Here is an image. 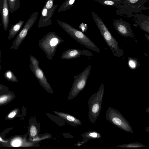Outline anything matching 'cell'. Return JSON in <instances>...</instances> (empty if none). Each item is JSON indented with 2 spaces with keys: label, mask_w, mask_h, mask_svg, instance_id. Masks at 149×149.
<instances>
[{
  "label": "cell",
  "mask_w": 149,
  "mask_h": 149,
  "mask_svg": "<svg viewBox=\"0 0 149 149\" xmlns=\"http://www.w3.org/2000/svg\"><path fill=\"white\" fill-rule=\"evenodd\" d=\"M91 14L95 24L114 55L117 57L122 56L124 53L123 49L120 48L118 42L113 36L102 19L94 12H92Z\"/></svg>",
  "instance_id": "6da1fadb"
},
{
  "label": "cell",
  "mask_w": 149,
  "mask_h": 149,
  "mask_svg": "<svg viewBox=\"0 0 149 149\" xmlns=\"http://www.w3.org/2000/svg\"><path fill=\"white\" fill-rule=\"evenodd\" d=\"M56 22L64 31L79 43L95 52H100L94 43L81 31L63 21L57 20Z\"/></svg>",
  "instance_id": "7a4b0ae2"
},
{
  "label": "cell",
  "mask_w": 149,
  "mask_h": 149,
  "mask_svg": "<svg viewBox=\"0 0 149 149\" xmlns=\"http://www.w3.org/2000/svg\"><path fill=\"white\" fill-rule=\"evenodd\" d=\"M149 0H122V3L116 8V14L125 17L134 16V13L141 12L142 10H149L145 6V3Z\"/></svg>",
  "instance_id": "3957f363"
},
{
  "label": "cell",
  "mask_w": 149,
  "mask_h": 149,
  "mask_svg": "<svg viewBox=\"0 0 149 149\" xmlns=\"http://www.w3.org/2000/svg\"><path fill=\"white\" fill-rule=\"evenodd\" d=\"M64 40L56 35L55 32L48 33L40 40L38 45L44 52L49 60H52L57 47Z\"/></svg>",
  "instance_id": "277c9868"
},
{
  "label": "cell",
  "mask_w": 149,
  "mask_h": 149,
  "mask_svg": "<svg viewBox=\"0 0 149 149\" xmlns=\"http://www.w3.org/2000/svg\"><path fill=\"white\" fill-rule=\"evenodd\" d=\"M104 93V86L102 84L97 92L88 99V118L92 123H95L100 114Z\"/></svg>",
  "instance_id": "5b68a950"
},
{
  "label": "cell",
  "mask_w": 149,
  "mask_h": 149,
  "mask_svg": "<svg viewBox=\"0 0 149 149\" xmlns=\"http://www.w3.org/2000/svg\"><path fill=\"white\" fill-rule=\"evenodd\" d=\"M105 118L109 122L120 129L127 132L133 133L132 128L128 122L116 109L109 107Z\"/></svg>",
  "instance_id": "8992f818"
},
{
  "label": "cell",
  "mask_w": 149,
  "mask_h": 149,
  "mask_svg": "<svg viewBox=\"0 0 149 149\" xmlns=\"http://www.w3.org/2000/svg\"><path fill=\"white\" fill-rule=\"evenodd\" d=\"M91 68V65L90 64L81 72L74 76V80L68 97L69 100L75 97L84 88L90 74Z\"/></svg>",
  "instance_id": "52a82bcc"
},
{
  "label": "cell",
  "mask_w": 149,
  "mask_h": 149,
  "mask_svg": "<svg viewBox=\"0 0 149 149\" xmlns=\"http://www.w3.org/2000/svg\"><path fill=\"white\" fill-rule=\"evenodd\" d=\"M29 58L30 64L29 66L31 71L45 89L48 93L53 94L52 89L43 71L39 67V61L32 55H30Z\"/></svg>",
  "instance_id": "ba28073f"
},
{
  "label": "cell",
  "mask_w": 149,
  "mask_h": 149,
  "mask_svg": "<svg viewBox=\"0 0 149 149\" xmlns=\"http://www.w3.org/2000/svg\"><path fill=\"white\" fill-rule=\"evenodd\" d=\"M38 12H33L21 29L14 41L12 42L13 45L11 49L17 50L25 38L31 28L36 22L38 18Z\"/></svg>",
  "instance_id": "9c48e42d"
},
{
  "label": "cell",
  "mask_w": 149,
  "mask_h": 149,
  "mask_svg": "<svg viewBox=\"0 0 149 149\" xmlns=\"http://www.w3.org/2000/svg\"><path fill=\"white\" fill-rule=\"evenodd\" d=\"M112 24L118 33L125 37H130L133 38L136 43L138 41L131 29L130 24L124 21L122 18L113 19Z\"/></svg>",
  "instance_id": "30bf717a"
},
{
  "label": "cell",
  "mask_w": 149,
  "mask_h": 149,
  "mask_svg": "<svg viewBox=\"0 0 149 149\" xmlns=\"http://www.w3.org/2000/svg\"><path fill=\"white\" fill-rule=\"evenodd\" d=\"M58 5H53L49 9L44 6L41 11V15L38 22V28H44L52 24L51 18Z\"/></svg>",
  "instance_id": "8fae6325"
},
{
  "label": "cell",
  "mask_w": 149,
  "mask_h": 149,
  "mask_svg": "<svg viewBox=\"0 0 149 149\" xmlns=\"http://www.w3.org/2000/svg\"><path fill=\"white\" fill-rule=\"evenodd\" d=\"M81 55L91 56L93 55L90 51L85 49L80 50L70 49L65 50L62 54L61 58L62 59L69 60L77 58Z\"/></svg>",
  "instance_id": "7c38bea8"
},
{
  "label": "cell",
  "mask_w": 149,
  "mask_h": 149,
  "mask_svg": "<svg viewBox=\"0 0 149 149\" xmlns=\"http://www.w3.org/2000/svg\"><path fill=\"white\" fill-rule=\"evenodd\" d=\"M132 19L140 29L149 33V17L143 14L136 13Z\"/></svg>",
  "instance_id": "4fadbf2b"
},
{
  "label": "cell",
  "mask_w": 149,
  "mask_h": 149,
  "mask_svg": "<svg viewBox=\"0 0 149 149\" xmlns=\"http://www.w3.org/2000/svg\"><path fill=\"white\" fill-rule=\"evenodd\" d=\"M10 10L7 0H3V3L1 12L2 23L3 29L6 31L8 29L9 19Z\"/></svg>",
  "instance_id": "5bb4252c"
},
{
  "label": "cell",
  "mask_w": 149,
  "mask_h": 149,
  "mask_svg": "<svg viewBox=\"0 0 149 149\" xmlns=\"http://www.w3.org/2000/svg\"><path fill=\"white\" fill-rule=\"evenodd\" d=\"M53 111L56 115L69 123L75 125H80L82 124L81 120L73 116L63 112L54 111Z\"/></svg>",
  "instance_id": "9a60e30c"
},
{
  "label": "cell",
  "mask_w": 149,
  "mask_h": 149,
  "mask_svg": "<svg viewBox=\"0 0 149 149\" xmlns=\"http://www.w3.org/2000/svg\"><path fill=\"white\" fill-rule=\"evenodd\" d=\"M24 22V21L20 19L18 22L11 26L9 31V39L13 38L15 36L21 29Z\"/></svg>",
  "instance_id": "2e32d148"
},
{
  "label": "cell",
  "mask_w": 149,
  "mask_h": 149,
  "mask_svg": "<svg viewBox=\"0 0 149 149\" xmlns=\"http://www.w3.org/2000/svg\"><path fill=\"white\" fill-rule=\"evenodd\" d=\"M81 136L84 139V142H86L89 140L99 139L101 137L100 133L95 131L85 132Z\"/></svg>",
  "instance_id": "e0dca14e"
},
{
  "label": "cell",
  "mask_w": 149,
  "mask_h": 149,
  "mask_svg": "<svg viewBox=\"0 0 149 149\" xmlns=\"http://www.w3.org/2000/svg\"><path fill=\"white\" fill-rule=\"evenodd\" d=\"M10 12L13 13L17 10L20 7L19 0H7Z\"/></svg>",
  "instance_id": "ac0fdd59"
},
{
  "label": "cell",
  "mask_w": 149,
  "mask_h": 149,
  "mask_svg": "<svg viewBox=\"0 0 149 149\" xmlns=\"http://www.w3.org/2000/svg\"><path fill=\"white\" fill-rule=\"evenodd\" d=\"M128 61V65L131 69H136L140 65V62L136 57H129Z\"/></svg>",
  "instance_id": "d6986e66"
},
{
  "label": "cell",
  "mask_w": 149,
  "mask_h": 149,
  "mask_svg": "<svg viewBox=\"0 0 149 149\" xmlns=\"http://www.w3.org/2000/svg\"><path fill=\"white\" fill-rule=\"evenodd\" d=\"M76 0H66L62 4L58 10V12L66 10L74 6Z\"/></svg>",
  "instance_id": "ffe728a7"
},
{
  "label": "cell",
  "mask_w": 149,
  "mask_h": 149,
  "mask_svg": "<svg viewBox=\"0 0 149 149\" xmlns=\"http://www.w3.org/2000/svg\"><path fill=\"white\" fill-rule=\"evenodd\" d=\"M96 1L104 6H108L116 7L122 3L115 0H98Z\"/></svg>",
  "instance_id": "44dd1931"
},
{
  "label": "cell",
  "mask_w": 149,
  "mask_h": 149,
  "mask_svg": "<svg viewBox=\"0 0 149 149\" xmlns=\"http://www.w3.org/2000/svg\"><path fill=\"white\" fill-rule=\"evenodd\" d=\"M115 147L123 148H137L146 147L144 144L138 142L123 144L116 146Z\"/></svg>",
  "instance_id": "7402d4cb"
},
{
  "label": "cell",
  "mask_w": 149,
  "mask_h": 149,
  "mask_svg": "<svg viewBox=\"0 0 149 149\" xmlns=\"http://www.w3.org/2000/svg\"><path fill=\"white\" fill-rule=\"evenodd\" d=\"M4 77L7 80L14 82H17V79L13 73L10 70H7L4 74Z\"/></svg>",
  "instance_id": "603a6c76"
},
{
  "label": "cell",
  "mask_w": 149,
  "mask_h": 149,
  "mask_svg": "<svg viewBox=\"0 0 149 149\" xmlns=\"http://www.w3.org/2000/svg\"><path fill=\"white\" fill-rule=\"evenodd\" d=\"M10 94H5L0 96V105L3 104L8 102L11 98Z\"/></svg>",
  "instance_id": "cb8c5ba5"
},
{
  "label": "cell",
  "mask_w": 149,
  "mask_h": 149,
  "mask_svg": "<svg viewBox=\"0 0 149 149\" xmlns=\"http://www.w3.org/2000/svg\"><path fill=\"white\" fill-rule=\"evenodd\" d=\"M38 133L37 129L36 127L34 125L31 126L30 128V134L32 137L36 136Z\"/></svg>",
  "instance_id": "d4e9b609"
},
{
  "label": "cell",
  "mask_w": 149,
  "mask_h": 149,
  "mask_svg": "<svg viewBox=\"0 0 149 149\" xmlns=\"http://www.w3.org/2000/svg\"><path fill=\"white\" fill-rule=\"evenodd\" d=\"M79 28L81 31L84 33L88 29L87 25L84 23L82 22L80 24Z\"/></svg>",
  "instance_id": "484cf974"
},
{
  "label": "cell",
  "mask_w": 149,
  "mask_h": 149,
  "mask_svg": "<svg viewBox=\"0 0 149 149\" xmlns=\"http://www.w3.org/2000/svg\"><path fill=\"white\" fill-rule=\"evenodd\" d=\"M54 0H47L45 2V6L47 9L51 8L53 5Z\"/></svg>",
  "instance_id": "4316f807"
},
{
  "label": "cell",
  "mask_w": 149,
  "mask_h": 149,
  "mask_svg": "<svg viewBox=\"0 0 149 149\" xmlns=\"http://www.w3.org/2000/svg\"><path fill=\"white\" fill-rule=\"evenodd\" d=\"M21 143V141L20 140L17 139L13 140L12 143L13 146L17 147L20 146Z\"/></svg>",
  "instance_id": "83f0119b"
},
{
  "label": "cell",
  "mask_w": 149,
  "mask_h": 149,
  "mask_svg": "<svg viewBox=\"0 0 149 149\" xmlns=\"http://www.w3.org/2000/svg\"><path fill=\"white\" fill-rule=\"evenodd\" d=\"M17 111V110H14L10 112L8 115V117L9 118H12L14 117L16 115Z\"/></svg>",
  "instance_id": "f1b7e54d"
},
{
  "label": "cell",
  "mask_w": 149,
  "mask_h": 149,
  "mask_svg": "<svg viewBox=\"0 0 149 149\" xmlns=\"http://www.w3.org/2000/svg\"><path fill=\"white\" fill-rule=\"evenodd\" d=\"M3 2V0H0V13H1V10Z\"/></svg>",
  "instance_id": "f546056e"
},
{
  "label": "cell",
  "mask_w": 149,
  "mask_h": 149,
  "mask_svg": "<svg viewBox=\"0 0 149 149\" xmlns=\"http://www.w3.org/2000/svg\"><path fill=\"white\" fill-rule=\"evenodd\" d=\"M0 45H1V43H0V70H1V49H0Z\"/></svg>",
  "instance_id": "4dcf8cb0"
},
{
  "label": "cell",
  "mask_w": 149,
  "mask_h": 149,
  "mask_svg": "<svg viewBox=\"0 0 149 149\" xmlns=\"http://www.w3.org/2000/svg\"><path fill=\"white\" fill-rule=\"evenodd\" d=\"M145 36H146V38L147 39L148 41H149V36L147 34H145Z\"/></svg>",
  "instance_id": "1f68e13d"
},
{
  "label": "cell",
  "mask_w": 149,
  "mask_h": 149,
  "mask_svg": "<svg viewBox=\"0 0 149 149\" xmlns=\"http://www.w3.org/2000/svg\"><path fill=\"white\" fill-rule=\"evenodd\" d=\"M149 127H146L145 129V130L147 131V132H148V134H149Z\"/></svg>",
  "instance_id": "d6a6232c"
},
{
  "label": "cell",
  "mask_w": 149,
  "mask_h": 149,
  "mask_svg": "<svg viewBox=\"0 0 149 149\" xmlns=\"http://www.w3.org/2000/svg\"><path fill=\"white\" fill-rule=\"evenodd\" d=\"M4 86L0 84V89H2Z\"/></svg>",
  "instance_id": "836d02e7"
},
{
  "label": "cell",
  "mask_w": 149,
  "mask_h": 149,
  "mask_svg": "<svg viewBox=\"0 0 149 149\" xmlns=\"http://www.w3.org/2000/svg\"><path fill=\"white\" fill-rule=\"evenodd\" d=\"M149 107L147 109H146V112H148V113H149Z\"/></svg>",
  "instance_id": "e575fe53"
},
{
  "label": "cell",
  "mask_w": 149,
  "mask_h": 149,
  "mask_svg": "<svg viewBox=\"0 0 149 149\" xmlns=\"http://www.w3.org/2000/svg\"><path fill=\"white\" fill-rule=\"evenodd\" d=\"M94 0L97 1L98 0ZM116 0V1H120V2H122V0Z\"/></svg>",
  "instance_id": "d590c367"
}]
</instances>
